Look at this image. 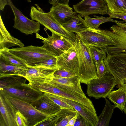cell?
<instances>
[{
  "label": "cell",
  "mask_w": 126,
  "mask_h": 126,
  "mask_svg": "<svg viewBox=\"0 0 126 126\" xmlns=\"http://www.w3.org/2000/svg\"><path fill=\"white\" fill-rule=\"evenodd\" d=\"M50 11L56 20L62 26L77 15V13L73 11L72 8L68 4L57 3L53 5Z\"/></svg>",
  "instance_id": "cell-18"
},
{
  "label": "cell",
  "mask_w": 126,
  "mask_h": 126,
  "mask_svg": "<svg viewBox=\"0 0 126 126\" xmlns=\"http://www.w3.org/2000/svg\"><path fill=\"white\" fill-rule=\"evenodd\" d=\"M9 5L8 0H0V10L3 11L6 5Z\"/></svg>",
  "instance_id": "cell-42"
},
{
  "label": "cell",
  "mask_w": 126,
  "mask_h": 126,
  "mask_svg": "<svg viewBox=\"0 0 126 126\" xmlns=\"http://www.w3.org/2000/svg\"><path fill=\"white\" fill-rule=\"evenodd\" d=\"M108 14L110 18H117L122 19L126 22V13L108 12Z\"/></svg>",
  "instance_id": "cell-39"
},
{
  "label": "cell",
  "mask_w": 126,
  "mask_h": 126,
  "mask_svg": "<svg viewBox=\"0 0 126 126\" xmlns=\"http://www.w3.org/2000/svg\"><path fill=\"white\" fill-rule=\"evenodd\" d=\"M69 0H48V2L52 5L59 3L62 4H68Z\"/></svg>",
  "instance_id": "cell-40"
},
{
  "label": "cell",
  "mask_w": 126,
  "mask_h": 126,
  "mask_svg": "<svg viewBox=\"0 0 126 126\" xmlns=\"http://www.w3.org/2000/svg\"><path fill=\"white\" fill-rule=\"evenodd\" d=\"M96 70L97 75L98 78L103 77L108 71L104 60L101 62Z\"/></svg>",
  "instance_id": "cell-36"
},
{
  "label": "cell",
  "mask_w": 126,
  "mask_h": 126,
  "mask_svg": "<svg viewBox=\"0 0 126 126\" xmlns=\"http://www.w3.org/2000/svg\"><path fill=\"white\" fill-rule=\"evenodd\" d=\"M90 52L96 65V69L101 62L106 57V53L104 49H102L93 46H89Z\"/></svg>",
  "instance_id": "cell-31"
},
{
  "label": "cell",
  "mask_w": 126,
  "mask_h": 126,
  "mask_svg": "<svg viewBox=\"0 0 126 126\" xmlns=\"http://www.w3.org/2000/svg\"><path fill=\"white\" fill-rule=\"evenodd\" d=\"M24 47V45L19 39L13 37L8 31L0 15V50L13 46Z\"/></svg>",
  "instance_id": "cell-21"
},
{
  "label": "cell",
  "mask_w": 126,
  "mask_h": 126,
  "mask_svg": "<svg viewBox=\"0 0 126 126\" xmlns=\"http://www.w3.org/2000/svg\"><path fill=\"white\" fill-rule=\"evenodd\" d=\"M57 57H55L46 60L42 63L31 66H39L57 69L59 68L57 63Z\"/></svg>",
  "instance_id": "cell-32"
},
{
  "label": "cell",
  "mask_w": 126,
  "mask_h": 126,
  "mask_svg": "<svg viewBox=\"0 0 126 126\" xmlns=\"http://www.w3.org/2000/svg\"><path fill=\"white\" fill-rule=\"evenodd\" d=\"M107 97L123 112L126 101V90L119 88L116 90L111 91Z\"/></svg>",
  "instance_id": "cell-24"
},
{
  "label": "cell",
  "mask_w": 126,
  "mask_h": 126,
  "mask_svg": "<svg viewBox=\"0 0 126 126\" xmlns=\"http://www.w3.org/2000/svg\"><path fill=\"white\" fill-rule=\"evenodd\" d=\"M5 95L27 119L30 126H34L49 115L38 110L29 103L9 96Z\"/></svg>",
  "instance_id": "cell-11"
},
{
  "label": "cell",
  "mask_w": 126,
  "mask_h": 126,
  "mask_svg": "<svg viewBox=\"0 0 126 126\" xmlns=\"http://www.w3.org/2000/svg\"><path fill=\"white\" fill-rule=\"evenodd\" d=\"M62 26L68 31L76 33L84 31L88 28L85 20L79 14L73 17Z\"/></svg>",
  "instance_id": "cell-23"
},
{
  "label": "cell",
  "mask_w": 126,
  "mask_h": 126,
  "mask_svg": "<svg viewBox=\"0 0 126 126\" xmlns=\"http://www.w3.org/2000/svg\"><path fill=\"white\" fill-rule=\"evenodd\" d=\"M8 1L15 16L13 27L26 35L38 33L40 30V23L28 19L15 6L11 0Z\"/></svg>",
  "instance_id": "cell-12"
},
{
  "label": "cell",
  "mask_w": 126,
  "mask_h": 126,
  "mask_svg": "<svg viewBox=\"0 0 126 126\" xmlns=\"http://www.w3.org/2000/svg\"><path fill=\"white\" fill-rule=\"evenodd\" d=\"M57 70L39 66H27L18 75L25 78L30 83L49 82Z\"/></svg>",
  "instance_id": "cell-14"
},
{
  "label": "cell",
  "mask_w": 126,
  "mask_h": 126,
  "mask_svg": "<svg viewBox=\"0 0 126 126\" xmlns=\"http://www.w3.org/2000/svg\"><path fill=\"white\" fill-rule=\"evenodd\" d=\"M28 2H31V0H27Z\"/></svg>",
  "instance_id": "cell-45"
},
{
  "label": "cell",
  "mask_w": 126,
  "mask_h": 126,
  "mask_svg": "<svg viewBox=\"0 0 126 126\" xmlns=\"http://www.w3.org/2000/svg\"><path fill=\"white\" fill-rule=\"evenodd\" d=\"M125 113L126 114V101L124 109L123 110Z\"/></svg>",
  "instance_id": "cell-44"
},
{
  "label": "cell",
  "mask_w": 126,
  "mask_h": 126,
  "mask_svg": "<svg viewBox=\"0 0 126 126\" xmlns=\"http://www.w3.org/2000/svg\"><path fill=\"white\" fill-rule=\"evenodd\" d=\"M9 51L21 60L27 66H32L56 57L42 47L32 45L9 48Z\"/></svg>",
  "instance_id": "cell-3"
},
{
  "label": "cell",
  "mask_w": 126,
  "mask_h": 126,
  "mask_svg": "<svg viewBox=\"0 0 126 126\" xmlns=\"http://www.w3.org/2000/svg\"><path fill=\"white\" fill-rule=\"evenodd\" d=\"M0 94V117L3 123L6 126H17L15 115L17 110L5 95Z\"/></svg>",
  "instance_id": "cell-17"
},
{
  "label": "cell",
  "mask_w": 126,
  "mask_h": 126,
  "mask_svg": "<svg viewBox=\"0 0 126 126\" xmlns=\"http://www.w3.org/2000/svg\"><path fill=\"white\" fill-rule=\"evenodd\" d=\"M57 63L59 69L78 75L79 63L74 45L68 50L57 57Z\"/></svg>",
  "instance_id": "cell-16"
},
{
  "label": "cell",
  "mask_w": 126,
  "mask_h": 126,
  "mask_svg": "<svg viewBox=\"0 0 126 126\" xmlns=\"http://www.w3.org/2000/svg\"><path fill=\"white\" fill-rule=\"evenodd\" d=\"M76 34L87 45L93 46L103 49L112 45L113 41L106 35L102 30L88 28L87 29Z\"/></svg>",
  "instance_id": "cell-9"
},
{
  "label": "cell",
  "mask_w": 126,
  "mask_h": 126,
  "mask_svg": "<svg viewBox=\"0 0 126 126\" xmlns=\"http://www.w3.org/2000/svg\"><path fill=\"white\" fill-rule=\"evenodd\" d=\"M75 45L79 63L77 76L81 82L87 85L92 80L98 78L95 64L89 47L77 34Z\"/></svg>",
  "instance_id": "cell-1"
},
{
  "label": "cell",
  "mask_w": 126,
  "mask_h": 126,
  "mask_svg": "<svg viewBox=\"0 0 126 126\" xmlns=\"http://www.w3.org/2000/svg\"><path fill=\"white\" fill-rule=\"evenodd\" d=\"M31 104L38 110L48 115L55 114L61 109L44 93Z\"/></svg>",
  "instance_id": "cell-20"
},
{
  "label": "cell",
  "mask_w": 126,
  "mask_h": 126,
  "mask_svg": "<svg viewBox=\"0 0 126 126\" xmlns=\"http://www.w3.org/2000/svg\"><path fill=\"white\" fill-rule=\"evenodd\" d=\"M0 94L23 100L30 104L38 99L44 93L34 88L29 83L13 87L0 88Z\"/></svg>",
  "instance_id": "cell-7"
},
{
  "label": "cell",
  "mask_w": 126,
  "mask_h": 126,
  "mask_svg": "<svg viewBox=\"0 0 126 126\" xmlns=\"http://www.w3.org/2000/svg\"><path fill=\"white\" fill-rule=\"evenodd\" d=\"M77 74L64 69H59L54 73L53 76L63 78H69L77 76Z\"/></svg>",
  "instance_id": "cell-35"
},
{
  "label": "cell",
  "mask_w": 126,
  "mask_h": 126,
  "mask_svg": "<svg viewBox=\"0 0 126 126\" xmlns=\"http://www.w3.org/2000/svg\"><path fill=\"white\" fill-rule=\"evenodd\" d=\"M76 111L74 109H61L56 113L47 115L34 126H56L66 116Z\"/></svg>",
  "instance_id": "cell-22"
},
{
  "label": "cell",
  "mask_w": 126,
  "mask_h": 126,
  "mask_svg": "<svg viewBox=\"0 0 126 126\" xmlns=\"http://www.w3.org/2000/svg\"><path fill=\"white\" fill-rule=\"evenodd\" d=\"M96 18L91 17L89 16L84 17V20L89 28L93 29H98L101 24L107 22H111L116 23L119 21L114 20L109 17H105L103 16H98L94 15Z\"/></svg>",
  "instance_id": "cell-28"
},
{
  "label": "cell",
  "mask_w": 126,
  "mask_h": 126,
  "mask_svg": "<svg viewBox=\"0 0 126 126\" xmlns=\"http://www.w3.org/2000/svg\"><path fill=\"white\" fill-rule=\"evenodd\" d=\"M0 88L13 87L26 83L27 79L18 75H12L0 78Z\"/></svg>",
  "instance_id": "cell-27"
},
{
  "label": "cell",
  "mask_w": 126,
  "mask_h": 126,
  "mask_svg": "<svg viewBox=\"0 0 126 126\" xmlns=\"http://www.w3.org/2000/svg\"><path fill=\"white\" fill-rule=\"evenodd\" d=\"M110 30H102L104 33L112 39L114 44L104 49L107 55L126 53V22L119 21Z\"/></svg>",
  "instance_id": "cell-4"
},
{
  "label": "cell",
  "mask_w": 126,
  "mask_h": 126,
  "mask_svg": "<svg viewBox=\"0 0 126 126\" xmlns=\"http://www.w3.org/2000/svg\"><path fill=\"white\" fill-rule=\"evenodd\" d=\"M77 112L76 111L67 115L58 123L56 126H66L70 120L76 115Z\"/></svg>",
  "instance_id": "cell-38"
},
{
  "label": "cell",
  "mask_w": 126,
  "mask_h": 126,
  "mask_svg": "<svg viewBox=\"0 0 126 126\" xmlns=\"http://www.w3.org/2000/svg\"><path fill=\"white\" fill-rule=\"evenodd\" d=\"M51 36L48 34V37L44 38L36 33V38L43 40L42 47L55 56H59L67 51L75 44L70 41L52 32Z\"/></svg>",
  "instance_id": "cell-8"
},
{
  "label": "cell",
  "mask_w": 126,
  "mask_h": 126,
  "mask_svg": "<svg viewBox=\"0 0 126 126\" xmlns=\"http://www.w3.org/2000/svg\"><path fill=\"white\" fill-rule=\"evenodd\" d=\"M116 85L113 75L108 71L104 76L91 80L87 84L88 96L98 99L107 97Z\"/></svg>",
  "instance_id": "cell-5"
},
{
  "label": "cell",
  "mask_w": 126,
  "mask_h": 126,
  "mask_svg": "<svg viewBox=\"0 0 126 126\" xmlns=\"http://www.w3.org/2000/svg\"><path fill=\"white\" fill-rule=\"evenodd\" d=\"M56 96L57 98L72 107L85 119L92 126H96L98 121V116L96 113L94 112L79 102L56 95Z\"/></svg>",
  "instance_id": "cell-19"
},
{
  "label": "cell",
  "mask_w": 126,
  "mask_h": 126,
  "mask_svg": "<svg viewBox=\"0 0 126 126\" xmlns=\"http://www.w3.org/2000/svg\"><path fill=\"white\" fill-rule=\"evenodd\" d=\"M78 112H77L76 115L71 118L68 122L66 126H74L78 117Z\"/></svg>",
  "instance_id": "cell-41"
},
{
  "label": "cell",
  "mask_w": 126,
  "mask_h": 126,
  "mask_svg": "<svg viewBox=\"0 0 126 126\" xmlns=\"http://www.w3.org/2000/svg\"><path fill=\"white\" fill-rule=\"evenodd\" d=\"M15 119L17 126H30L27 119L18 110L16 114Z\"/></svg>",
  "instance_id": "cell-34"
},
{
  "label": "cell",
  "mask_w": 126,
  "mask_h": 126,
  "mask_svg": "<svg viewBox=\"0 0 126 126\" xmlns=\"http://www.w3.org/2000/svg\"><path fill=\"white\" fill-rule=\"evenodd\" d=\"M117 85V88H121L126 90V79L120 81Z\"/></svg>",
  "instance_id": "cell-43"
},
{
  "label": "cell",
  "mask_w": 126,
  "mask_h": 126,
  "mask_svg": "<svg viewBox=\"0 0 126 126\" xmlns=\"http://www.w3.org/2000/svg\"><path fill=\"white\" fill-rule=\"evenodd\" d=\"M105 104L102 112L98 117V121L95 126H108L110 120L112 116L114 109L116 108L115 105H112L106 98Z\"/></svg>",
  "instance_id": "cell-26"
},
{
  "label": "cell",
  "mask_w": 126,
  "mask_h": 126,
  "mask_svg": "<svg viewBox=\"0 0 126 126\" xmlns=\"http://www.w3.org/2000/svg\"><path fill=\"white\" fill-rule=\"evenodd\" d=\"M0 59L6 64L25 68L27 65L21 60L10 52L9 48L0 50Z\"/></svg>",
  "instance_id": "cell-25"
},
{
  "label": "cell",
  "mask_w": 126,
  "mask_h": 126,
  "mask_svg": "<svg viewBox=\"0 0 126 126\" xmlns=\"http://www.w3.org/2000/svg\"><path fill=\"white\" fill-rule=\"evenodd\" d=\"M108 12L126 13V0H105Z\"/></svg>",
  "instance_id": "cell-30"
},
{
  "label": "cell",
  "mask_w": 126,
  "mask_h": 126,
  "mask_svg": "<svg viewBox=\"0 0 126 126\" xmlns=\"http://www.w3.org/2000/svg\"><path fill=\"white\" fill-rule=\"evenodd\" d=\"M35 5L37 8L32 6L30 11V16L32 20L39 22L52 32L75 43L76 35L74 32L66 30L56 20L50 11L45 13L38 5Z\"/></svg>",
  "instance_id": "cell-2"
},
{
  "label": "cell",
  "mask_w": 126,
  "mask_h": 126,
  "mask_svg": "<svg viewBox=\"0 0 126 126\" xmlns=\"http://www.w3.org/2000/svg\"><path fill=\"white\" fill-rule=\"evenodd\" d=\"M24 69L7 64L0 59V78L12 75H18Z\"/></svg>",
  "instance_id": "cell-29"
},
{
  "label": "cell",
  "mask_w": 126,
  "mask_h": 126,
  "mask_svg": "<svg viewBox=\"0 0 126 126\" xmlns=\"http://www.w3.org/2000/svg\"><path fill=\"white\" fill-rule=\"evenodd\" d=\"M48 82L62 90L86 97L81 88L80 80L77 76L67 78L53 76L51 80Z\"/></svg>",
  "instance_id": "cell-15"
},
{
  "label": "cell",
  "mask_w": 126,
  "mask_h": 126,
  "mask_svg": "<svg viewBox=\"0 0 126 126\" xmlns=\"http://www.w3.org/2000/svg\"><path fill=\"white\" fill-rule=\"evenodd\" d=\"M31 85L43 93L51 94L79 102L96 113L92 102L86 97L62 90L48 82H34L31 83Z\"/></svg>",
  "instance_id": "cell-6"
},
{
  "label": "cell",
  "mask_w": 126,
  "mask_h": 126,
  "mask_svg": "<svg viewBox=\"0 0 126 126\" xmlns=\"http://www.w3.org/2000/svg\"><path fill=\"white\" fill-rule=\"evenodd\" d=\"M44 94L53 101L61 108L74 109L71 106L57 98L55 95L47 93H44Z\"/></svg>",
  "instance_id": "cell-33"
},
{
  "label": "cell",
  "mask_w": 126,
  "mask_h": 126,
  "mask_svg": "<svg viewBox=\"0 0 126 126\" xmlns=\"http://www.w3.org/2000/svg\"><path fill=\"white\" fill-rule=\"evenodd\" d=\"M104 61L108 71L114 77L116 85L126 79V53L107 55Z\"/></svg>",
  "instance_id": "cell-10"
},
{
  "label": "cell",
  "mask_w": 126,
  "mask_h": 126,
  "mask_svg": "<svg viewBox=\"0 0 126 126\" xmlns=\"http://www.w3.org/2000/svg\"><path fill=\"white\" fill-rule=\"evenodd\" d=\"M75 11L82 17L90 15L108 14V7L105 0H83L73 5Z\"/></svg>",
  "instance_id": "cell-13"
},
{
  "label": "cell",
  "mask_w": 126,
  "mask_h": 126,
  "mask_svg": "<svg viewBox=\"0 0 126 126\" xmlns=\"http://www.w3.org/2000/svg\"><path fill=\"white\" fill-rule=\"evenodd\" d=\"M74 126H92L83 117L78 113Z\"/></svg>",
  "instance_id": "cell-37"
}]
</instances>
